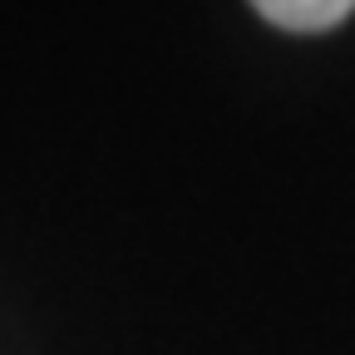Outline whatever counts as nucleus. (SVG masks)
I'll list each match as a JSON object with an SVG mask.
<instances>
[{"label": "nucleus", "instance_id": "1", "mask_svg": "<svg viewBox=\"0 0 355 355\" xmlns=\"http://www.w3.org/2000/svg\"><path fill=\"white\" fill-rule=\"evenodd\" d=\"M252 10L286 35H326L355 15L350 0H257Z\"/></svg>", "mask_w": 355, "mask_h": 355}]
</instances>
